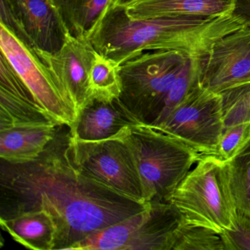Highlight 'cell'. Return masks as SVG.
Returning a JSON list of instances; mask_svg holds the SVG:
<instances>
[{
	"mask_svg": "<svg viewBox=\"0 0 250 250\" xmlns=\"http://www.w3.org/2000/svg\"><path fill=\"white\" fill-rule=\"evenodd\" d=\"M250 78L249 26L221 38L199 58V84L213 93H222Z\"/></svg>",
	"mask_w": 250,
	"mask_h": 250,
	"instance_id": "obj_11",
	"label": "cell"
},
{
	"mask_svg": "<svg viewBox=\"0 0 250 250\" xmlns=\"http://www.w3.org/2000/svg\"><path fill=\"white\" fill-rule=\"evenodd\" d=\"M220 234L225 250H250V217L238 212L232 228Z\"/></svg>",
	"mask_w": 250,
	"mask_h": 250,
	"instance_id": "obj_25",
	"label": "cell"
},
{
	"mask_svg": "<svg viewBox=\"0 0 250 250\" xmlns=\"http://www.w3.org/2000/svg\"><path fill=\"white\" fill-rule=\"evenodd\" d=\"M124 137L83 142L74 140L71 136L73 159L77 167L92 179L144 203L143 184L137 162Z\"/></svg>",
	"mask_w": 250,
	"mask_h": 250,
	"instance_id": "obj_9",
	"label": "cell"
},
{
	"mask_svg": "<svg viewBox=\"0 0 250 250\" xmlns=\"http://www.w3.org/2000/svg\"><path fill=\"white\" fill-rule=\"evenodd\" d=\"M71 37L90 40L112 0H54Z\"/></svg>",
	"mask_w": 250,
	"mask_h": 250,
	"instance_id": "obj_18",
	"label": "cell"
},
{
	"mask_svg": "<svg viewBox=\"0 0 250 250\" xmlns=\"http://www.w3.org/2000/svg\"><path fill=\"white\" fill-rule=\"evenodd\" d=\"M120 65L96 50L88 75L90 99L112 101L121 93Z\"/></svg>",
	"mask_w": 250,
	"mask_h": 250,
	"instance_id": "obj_19",
	"label": "cell"
},
{
	"mask_svg": "<svg viewBox=\"0 0 250 250\" xmlns=\"http://www.w3.org/2000/svg\"><path fill=\"white\" fill-rule=\"evenodd\" d=\"M219 94L222 96L225 128L250 121V82L236 84Z\"/></svg>",
	"mask_w": 250,
	"mask_h": 250,
	"instance_id": "obj_22",
	"label": "cell"
},
{
	"mask_svg": "<svg viewBox=\"0 0 250 250\" xmlns=\"http://www.w3.org/2000/svg\"><path fill=\"white\" fill-rule=\"evenodd\" d=\"M236 0H112L121 5L131 2L136 17L140 19L175 17H219L230 14Z\"/></svg>",
	"mask_w": 250,
	"mask_h": 250,
	"instance_id": "obj_15",
	"label": "cell"
},
{
	"mask_svg": "<svg viewBox=\"0 0 250 250\" xmlns=\"http://www.w3.org/2000/svg\"><path fill=\"white\" fill-rule=\"evenodd\" d=\"M173 250H225L221 234L184 219L178 229Z\"/></svg>",
	"mask_w": 250,
	"mask_h": 250,
	"instance_id": "obj_21",
	"label": "cell"
},
{
	"mask_svg": "<svg viewBox=\"0 0 250 250\" xmlns=\"http://www.w3.org/2000/svg\"><path fill=\"white\" fill-rule=\"evenodd\" d=\"M245 27L232 13L219 17L134 19L111 3L90 42L99 54L119 65L148 51H181L200 58L216 41Z\"/></svg>",
	"mask_w": 250,
	"mask_h": 250,
	"instance_id": "obj_2",
	"label": "cell"
},
{
	"mask_svg": "<svg viewBox=\"0 0 250 250\" xmlns=\"http://www.w3.org/2000/svg\"><path fill=\"white\" fill-rule=\"evenodd\" d=\"M69 126L35 160L0 162V219L43 210L57 227L55 250H69L93 232L144 210L137 201L86 175L74 162Z\"/></svg>",
	"mask_w": 250,
	"mask_h": 250,
	"instance_id": "obj_1",
	"label": "cell"
},
{
	"mask_svg": "<svg viewBox=\"0 0 250 250\" xmlns=\"http://www.w3.org/2000/svg\"><path fill=\"white\" fill-rule=\"evenodd\" d=\"M247 82H250V79H249V80H248V81H247ZM246 83H247V82H246Z\"/></svg>",
	"mask_w": 250,
	"mask_h": 250,
	"instance_id": "obj_26",
	"label": "cell"
},
{
	"mask_svg": "<svg viewBox=\"0 0 250 250\" xmlns=\"http://www.w3.org/2000/svg\"><path fill=\"white\" fill-rule=\"evenodd\" d=\"M167 202L188 223L219 233L232 228L238 212L226 161L216 155H203Z\"/></svg>",
	"mask_w": 250,
	"mask_h": 250,
	"instance_id": "obj_4",
	"label": "cell"
},
{
	"mask_svg": "<svg viewBox=\"0 0 250 250\" xmlns=\"http://www.w3.org/2000/svg\"><path fill=\"white\" fill-rule=\"evenodd\" d=\"M96 49L90 40L68 38L55 55H39L80 110L90 99L88 75Z\"/></svg>",
	"mask_w": 250,
	"mask_h": 250,
	"instance_id": "obj_13",
	"label": "cell"
},
{
	"mask_svg": "<svg viewBox=\"0 0 250 250\" xmlns=\"http://www.w3.org/2000/svg\"><path fill=\"white\" fill-rule=\"evenodd\" d=\"M0 50L49 118L71 128L78 115L74 101L41 57L1 24Z\"/></svg>",
	"mask_w": 250,
	"mask_h": 250,
	"instance_id": "obj_7",
	"label": "cell"
},
{
	"mask_svg": "<svg viewBox=\"0 0 250 250\" xmlns=\"http://www.w3.org/2000/svg\"><path fill=\"white\" fill-rule=\"evenodd\" d=\"M226 162L237 212L250 217V140Z\"/></svg>",
	"mask_w": 250,
	"mask_h": 250,
	"instance_id": "obj_20",
	"label": "cell"
},
{
	"mask_svg": "<svg viewBox=\"0 0 250 250\" xmlns=\"http://www.w3.org/2000/svg\"><path fill=\"white\" fill-rule=\"evenodd\" d=\"M0 225L16 241L27 248L55 250L57 227L52 216L45 210H32L0 219Z\"/></svg>",
	"mask_w": 250,
	"mask_h": 250,
	"instance_id": "obj_17",
	"label": "cell"
},
{
	"mask_svg": "<svg viewBox=\"0 0 250 250\" xmlns=\"http://www.w3.org/2000/svg\"><path fill=\"white\" fill-rule=\"evenodd\" d=\"M250 140V121L239 123L224 129L216 156L224 161L232 159Z\"/></svg>",
	"mask_w": 250,
	"mask_h": 250,
	"instance_id": "obj_24",
	"label": "cell"
},
{
	"mask_svg": "<svg viewBox=\"0 0 250 250\" xmlns=\"http://www.w3.org/2000/svg\"><path fill=\"white\" fill-rule=\"evenodd\" d=\"M124 139L137 162L145 203L167 201L203 156L147 124L130 128Z\"/></svg>",
	"mask_w": 250,
	"mask_h": 250,
	"instance_id": "obj_3",
	"label": "cell"
},
{
	"mask_svg": "<svg viewBox=\"0 0 250 250\" xmlns=\"http://www.w3.org/2000/svg\"><path fill=\"white\" fill-rule=\"evenodd\" d=\"M42 124L55 123L39 106L3 54H0V129Z\"/></svg>",
	"mask_w": 250,
	"mask_h": 250,
	"instance_id": "obj_14",
	"label": "cell"
},
{
	"mask_svg": "<svg viewBox=\"0 0 250 250\" xmlns=\"http://www.w3.org/2000/svg\"><path fill=\"white\" fill-rule=\"evenodd\" d=\"M55 124L15 125L0 129V158L11 163L37 159L55 138Z\"/></svg>",
	"mask_w": 250,
	"mask_h": 250,
	"instance_id": "obj_16",
	"label": "cell"
},
{
	"mask_svg": "<svg viewBox=\"0 0 250 250\" xmlns=\"http://www.w3.org/2000/svg\"><path fill=\"white\" fill-rule=\"evenodd\" d=\"M0 24L38 55H55L70 35L54 0H0Z\"/></svg>",
	"mask_w": 250,
	"mask_h": 250,
	"instance_id": "obj_10",
	"label": "cell"
},
{
	"mask_svg": "<svg viewBox=\"0 0 250 250\" xmlns=\"http://www.w3.org/2000/svg\"><path fill=\"white\" fill-rule=\"evenodd\" d=\"M184 221L169 202H152L142 211L93 232L69 250H173Z\"/></svg>",
	"mask_w": 250,
	"mask_h": 250,
	"instance_id": "obj_6",
	"label": "cell"
},
{
	"mask_svg": "<svg viewBox=\"0 0 250 250\" xmlns=\"http://www.w3.org/2000/svg\"><path fill=\"white\" fill-rule=\"evenodd\" d=\"M190 58L181 51H152L124 62L119 69L120 100L140 122L154 125Z\"/></svg>",
	"mask_w": 250,
	"mask_h": 250,
	"instance_id": "obj_5",
	"label": "cell"
},
{
	"mask_svg": "<svg viewBox=\"0 0 250 250\" xmlns=\"http://www.w3.org/2000/svg\"><path fill=\"white\" fill-rule=\"evenodd\" d=\"M153 127L201 155H216L225 129L222 96L198 82L182 102Z\"/></svg>",
	"mask_w": 250,
	"mask_h": 250,
	"instance_id": "obj_8",
	"label": "cell"
},
{
	"mask_svg": "<svg viewBox=\"0 0 250 250\" xmlns=\"http://www.w3.org/2000/svg\"><path fill=\"white\" fill-rule=\"evenodd\" d=\"M141 124L119 98L112 101L92 98L79 110L69 128L74 140L96 142L122 137Z\"/></svg>",
	"mask_w": 250,
	"mask_h": 250,
	"instance_id": "obj_12",
	"label": "cell"
},
{
	"mask_svg": "<svg viewBox=\"0 0 250 250\" xmlns=\"http://www.w3.org/2000/svg\"><path fill=\"white\" fill-rule=\"evenodd\" d=\"M199 58H190L176 80L174 82L159 119L153 126L159 125L176 107L194 86L198 83Z\"/></svg>",
	"mask_w": 250,
	"mask_h": 250,
	"instance_id": "obj_23",
	"label": "cell"
}]
</instances>
